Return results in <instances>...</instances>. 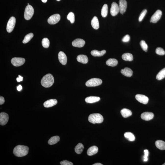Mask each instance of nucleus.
Returning <instances> with one entry per match:
<instances>
[{"mask_svg": "<svg viewBox=\"0 0 165 165\" xmlns=\"http://www.w3.org/2000/svg\"><path fill=\"white\" fill-rule=\"evenodd\" d=\"M156 53L157 54L160 55H163L165 54V51L162 48H158L156 50Z\"/></svg>", "mask_w": 165, "mask_h": 165, "instance_id": "e433bc0d", "label": "nucleus"}, {"mask_svg": "<svg viewBox=\"0 0 165 165\" xmlns=\"http://www.w3.org/2000/svg\"><path fill=\"white\" fill-rule=\"evenodd\" d=\"M22 87L21 85H19L17 87V89L18 91H20L22 89Z\"/></svg>", "mask_w": 165, "mask_h": 165, "instance_id": "c03bdc74", "label": "nucleus"}, {"mask_svg": "<svg viewBox=\"0 0 165 165\" xmlns=\"http://www.w3.org/2000/svg\"><path fill=\"white\" fill-rule=\"evenodd\" d=\"M121 115L124 118H127L131 116L132 112L128 109L124 108L121 110Z\"/></svg>", "mask_w": 165, "mask_h": 165, "instance_id": "b1692460", "label": "nucleus"}, {"mask_svg": "<svg viewBox=\"0 0 165 165\" xmlns=\"http://www.w3.org/2000/svg\"><path fill=\"white\" fill-rule=\"evenodd\" d=\"M54 82V79L53 76L51 74H48L43 77L41 82L43 86L48 88L52 86Z\"/></svg>", "mask_w": 165, "mask_h": 165, "instance_id": "f03ea898", "label": "nucleus"}, {"mask_svg": "<svg viewBox=\"0 0 165 165\" xmlns=\"http://www.w3.org/2000/svg\"><path fill=\"white\" fill-rule=\"evenodd\" d=\"M29 148L27 146L19 145L15 147L13 150V154L17 157L26 156L29 152Z\"/></svg>", "mask_w": 165, "mask_h": 165, "instance_id": "f257e3e1", "label": "nucleus"}, {"mask_svg": "<svg viewBox=\"0 0 165 165\" xmlns=\"http://www.w3.org/2000/svg\"><path fill=\"white\" fill-rule=\"evenodd\" d=\"M60 15L58 14H56L50 17L48 19V22L51 25L56 24L60 20Z\"/></svg>", "mask_w": 165, "mask_h": 165, "instance_id": "6e6552de", "label": "nucleus"}, {"mask_svg": "<svg viewBox=\"0 0 165 165\" xmlns=\"http://www.w3.org/2000/svg\"><path fill=\"white\" fill-rule=\"evenodd\" d=\"M91 24L92 27L95 29H98L99 27V20L97 17L95 16L92 19Z\"/></svg>", "mask_w": 165, "mask_h": 165, "instance_id": "5701e85b", "label": "nucleus"}, {"mask_svg": "<svg viewBox=\"0 0 165 165\" xmlns=\"http://www.w3.org/2000/svg\"><path fill=\"white\" fill-rule=\"evenodd\" d=\"M60 137L58 136H55L51 137L48 141V143L50 145L55 144L60 141Z\"/></svg>", "mask_w": 165, "mask_h": 165, "instance_id": "cd10ccee", "label": "nucleus"}, {"mask_svg": "<svg viewBox=\"0 0 165 165\" xmlns=\"http://www.w3.org/2000/svg\"><path fill=\"white\" fill-rule=\"evenodd\" d=\"M84 148L83 144L81 143H79L76 146L75 148V151L76 153L80 154L82 153Z\"/></svg>", "mask_w": 165, "mask_h": 165, "instance_id": "c85d7f7f", "label": "nucleus"}, {"mask_svg": "<svg viewBox=\"0 0 165 165\" xmlns=\"http://www.w3.org/2000/svg\"><path fill=\"white\" fill-rule=\"evenodd\" d=\"M67 19L70 21L71 23H73L75 21V15L72 12H70L67 16Z\"/></svg>", "mask_w": 165, "mask_h": 165, "instance_id": "f704fd0d", "label": "nucleus"}, {"mask_svg": "<svg viewBox=\"0 0 165 165\" xmlns=\"http://www.w3.org/2000/svg\"><path fill=\"white\" fill-rule=\"evenodd\" d=\"M144 161H147L148 160L147 157L149 155V152L148 150L147 149H145L144 150Z\"/></svg>", "mask_w": 165, "mask_h": 165, "instance_id": "ea45409f", "label": "nucleus"}, {"mask_svg": "<svg viewBox=\"0 0 165 165\" xmlns=\"http://www.w3.org/2000/svg\"><path fill=\"white\" fill-rule=\"evenodd\" d=\"M28 5H29V3H28Z\"/></svg>", "mask_w": 165, "mask_h": 165, "instance_id": "09e8293b", "label": "nucleus"}, {"mask_svg": "<svg viewBox=\"0 0 165 165\" xmlns=\"http://www.w3.org/2000/svg\"><path fill=\"white\" fill-rule=\"evenodd\" d=\"M163 165H165V163H164V164H162Z\"/></svg>", "mask_w": 165, "mask_h": 165, "instance_id": "de8ad7c7", "label": "nucleus"}, {"mask_svg": "<svg viewBox=\"0 0 165 165\" xmlns=\"http://www.w3.org/2000/svg\"><path fill=\"white\" fill-rule=\"evenodd\" d=\"M124 136L129 141L133 142L135 140V138L134 135L131 132H126L124 134Z\"/></svg>", "mask_w": 165, "mask_h": 165, "instance_id": "c756f323", "label": "nucleus"}, {"mask_svg": "<svg viewBox=\"0 0 165 165\" xmlns=\"http://www.w3.org/2000/svg\"><path fill=\"white\" fill-rule=\"evenodd\" d=\"M155 144L157 148L160 150H165V142L164 141L158 140L156 142Z\"/></svg>", "mask_w": 165, "mask_h": 165, "instance_id": "393cba45", "label": "nucleus"}, {"mask_svg": "<svg viewBox=\"0 0 165 165\" xmlns=\"http://www.w3.org/2000/svg\"><path fill=\"white\" fill-rule=\"evenodd\" d=\"M77 60L80 63L83 64H86L88 63V60L86 55L81 54L77 56Z\"/></svg>", "mask_w": 165, "mask_h": 165, "instance_id": "412c9836", "label": "nucleus"}, {"mask_svg": "<svg viewBox=\"0 0 165 165\" xmlns=\"http://www.w3.org/2000/svg\"><path fill=\"white\" fill-rule=\"evenodd\" d=\"M57 1H60V0H57Z\"/></svg>", "mask_w": 165, "mask_h": 165, "instance_id": "8fccbe9b", "label": "nucleus"}, {"mask_svg": "<svg viewBox=\"0 0 165 165\" xmlns=\"http://www.w3.org/2000/svg\"><path fill=\"white\" fill-rule=\"evenodd\" d=\"M106 52V51L105 50L101 51H97V50H94L91 51V54L93 56L101 57L105 54Z\"/></svg>", "mask_w": 165, "mask_h": 165, "instance_id": "4be33fe9", "label": "nucleus"}, {"mask_svg": "<svg viewBox=\"0 0 165 165\" xmlns=\"http://www.w3.org/2000/svg\"><path fill=\"white\" fill-rule=\"evenodd\" d=\"M123 60L125 61H132L133 60V55L130 53H125L122 56Z\"/></svg>", "mask_w": 165, "mask_h": 165, "instance_id": "bb28decb", "label": "nucleus"}, {"mask_svg": "<svg viewBox=\"0 0 165 165\" xmlns=\"http://www.w3.org/2000/svg\"><path fill=\"white\" fill-rule=\"evenodd\" d=\"M135 99L138 102L144 104H147L148 103L149 98L147 96L144 95L137 94L135 96Z\"/></svg>", "mask_w": 165, "mask_h": 165, "instance_id": "f8f14e48", "label": "nucleus"}, {"mask_svg": "<svg viewBox=\"0 0 165 165\" xmlns=\"http://www.w3.org/2000/svg\"><path fill=\"white\" fill-rule=\"evenodd\" d=\"M9 116L7 113L4 112L0 113V124L4 125L7 123L9 120Z\"/></svg>", "mask_w": 165, "mask_h": 165, "instance_id": "9b49d317", "label": "nucleus"}, {"mask_svg": "<svg viewBox=\"0 0 165 165\" xmlns=\"http://www.w3.org/2000/svg\"><path fill=\"white\" fill-rule=\"evenodd\" d=\"M102 83V81L101 79L98 78H93L90 79L87 81L85 85L88 87H93L98 86Z\"/></svg>", "mask_w": 165, "mask_h": 165, "instance_id": "39448f33", "label": "nucleus"}, {"mask_svg": "<svg viewBox=\"0 0 165 165\" xmlns=\"http://www.w3.org/2000/svg\"><path fill=\"white\" fill-rule=\"evenodd\" d=\"M98 148L96 146H93L89 148L87 150V154L89 156H91L97 154Z\"/></svg>", "mask_w": 165, "mask_h": 165, "instance_id": "aec40b11", "label": "nucleus"}, {"mask_svg": "<svg viewBox=\"0 0 165 165\" xmlns=\"http://www.w3.org/2000/svg\"><path fill=\"white\" fill-rule=\"evenodd\" d=\"M140 44L143 50L147 52L148 49V46L145 41L144 40H141L140 42Z\"/></svg>", "mask_w": 165, "mask_h": 165, "instance_id": "c9c22d12", "label": "nucleus"}, {"mask_svg": "<svg viewBox=\"0 0 165 165\" xmlns=\"http://www.w3.org/2000/svg\"><path fill=\"white\" fill-rule=\"evenodd\" d=\"M57 101L55 99H51L46 101L43 104V105L46 108H49L56 105Z\"/></svg>", "mask_w": 165, "mask_h": 165, "instance_id": "f3484780", "label": "nucleus"}, {"mask_svg": "<svg viewBox=\"0 0 165 165\" xmlns=\"http://www.w3.org/2000/svg\"><path fill=\"white\" fill-rule=\"evenodd\" d=\"M147 10L146 9H145L141 12L140 15L139 19H138V20H139V21L140 22L142 21L145 16L146 14H147Z\"/></svg>", "mask_w": 165, "mask_h": 165, "instance_id": "4c0bfd02", "label": "nucleus"}, {"mask_svg": "<svg viewBox=\"0 0 165 165\" xmlns=\"http://www.w3.org/2000/svg\"><path fill=\"white\" fill-rule=\"evenodd\" d=\"M108 7L107 4H104L101 10V15L104 18L106 17L108 14Z\"/></svg>", "mask_w": 165, "mask_h": 165, "instance_id": "2f4dec72", "label": "nucleus"}, {"mask_svg": "<svg viewBox=\"0 0 165 165\" xmlns=\"http://www.w3.org/2000/svg\"><path fill=\"white\" fill-rule=\"evenodd\" d=\"M60 164H61L62 165H73V163L70 162L67 160H64V161H61L60 162Z\"/></svg>", "mask_w": 165, "mask_h": 165, "instance_id": "58836bf2", "label": "nucleus"}, {"mask_svg": "<svg viewBox=\"0 0 165 165\" xmlns=\"http://www.w3.org/2000/svg\"><path fill=\"white\" fill-rule=\"evenodd\" d=\"M42 2L44 3H45L47 2V0H41Z\"/></svg>", "mask_w": 165, "mask_h": 165, "instance_id": "49530a36", "label": "nucleus"}, {"mask_svg": "<svg viewBox=\"0 0 165 165\" xmlns=\"http://www.w3.org/2000/svg\"><path fill=\"white\" fill-rule=\"evenodd\" d=\"M133 73L131 68L127 67L121 70V74L127 77H131L133 74Z\"/></svg>", "mask_w": 165, "mask_h": 165, "instance_id": "a211bd4d", "label": "nucleus"}, {"mask_svg": "<svg viewBox=\"0 0 165 165\" xmlns=\"http://www.w3.org/2000/svg\"><path fill=\"white\" fill-rule=\"evenodd\" d=\"M119 12V6L116 2H113L112 3L110 9V13L111 15L113 16H115L118 14Z\"/></svg>", "mask_w": 165, "mask_h": 165, "instance_id": "1a4fd4ad", "label": "nucleus"}, {"mask_svg": "<svg viewBox=\"0 0 165 165\" xmlns=\"http://www.w3.org/2000/svg\"><path fill=\"white\" fill-rule=\"evenodd\" d=\"M100 99V98L99 97L91 96L87 97L85 99V101L87 103H92L98 102Z\"/></svg>", "mask_w": 165, "mask_h": 165, "instance_id": "6ab92c4d", "label": "nucleus"}, {"mask_svg": "<svg viewBox=\"0 0 165 165\" xmlns=\"http://www.w3.org/2000/svg\"><path fill=\"white\" fill-rule=\"evenodd\" d=\"M118 63L117 60L115 58L109 59L106 62L107 66L112 67H114L117 66Z\"/></svg>", "mask_w": 165, "mask_h": 165, "instance_id": "a878e982", "label": "nucleus"}, {"mask_svg": "<svg viewBox=\"0 0 165 165\" xmlns=\"http://www.w3.org/2000/svg\"><path fill=\"white\" fill-rule=\"evenodd\" d=\"M130 40V36L128 35H126L122 39V41L124 42H127L129 41Z\"/></svg>", "mask_w": 165, "mask_h": 165, "instance_id": "a19ab883", "label": "nucleus"}, {"mask_svg": "<svg viewBox=\"0 0 165 165\" xmlns=\"http://www.w3.org/2000/svg\"><path fill=\"white\" fill-rule=\"evenodd\" d=\"M5 102V100L4 97L1 96L0 97V105H2Z\"/></svg>", "mask_w": 165, "mask_h": 165, "instance_id": "79ce46f5", "label": "nucleus"}, {"mask_svg": "<svg viewBox=\"0 0 165 165\" xmlns=\"http://www.w3.org/2000/svg\"><path fill=\"white\" fill-rule=\"evenodd\" d=\"M162 11L161 10H157L151 17L150 21L151 22L156 23L161 18L162 16Z\"/></svg>", "mask_w": 165, "mask_h": 165, "instance_id": "9d476101", "label": "nucleus"}, {"mask_svg": "<svg viewBox=\"0 0 165 165\" xmlns=\"http://www.w3.org/2000/svg\"><path fill=\"white\" fill-rule=\"evenodd\" d=\"M17 81L18 82H20L23 80V77L19 75L18 77L17 78Z\"/></svg>", "mask_w": 165, "mask_h": 165, "instance_id": "37998d69", "label": "nucleus"}, {"mask_svg": "<svg viewBox=\"0 0 165 165\" xmlns=\"http://www.w3.org/2000/svg\"><path fill=\"white\" fill-rule=\"evenodd\" d=\"M93 165H103V164L100 163H96L93 164Z\"/></svg>", "mask_w": 165, "mask_h": 165, "instance_id": "a18cd8bd", "label": "nucleus"}, {"mask_svg": "<svg viewBox=\"0 0 165 165\" xmlns=\"http://www.w3.org/2000/svg\"><path fill=\"white\" fill-rule=\"evenodd\" d=\"M153 113L150 112H145L141 115V118L145 121H149L153 119L154 117Z\"/></svg>", "mask_w": 165, "mask_h": 165, "instance_id": "2eb2a0df", "label": "nucleus"}, {"mask_svg": "<svg viewBox=\"0 0 165 165\" xmlns=\"http://www.w3.org/2000/svg\"><path fill=\"white\" fill-rule=\"evenodd\" d=\"M165 77V68L161 70L156 76V79L158 80H161Z\"/></svg>", "mask_w": 165, "mask_h": 165, "instance_id": "7c9ffc66", "label": "nucleus"}, {"mask_svg": "<svg viewBox=\"0 0 165 165\" xmlns=\"http://www.w3.org/2000/svg\"><path fill=\"white\" fill-rule=\"evenodd\" d=\"M85 42L84 40L81 39H77L72 42L73 46L74 47L79 48L83 47Z\"/></svg>", "mask_w": 165, "mask_h": 165, "instance_id": "4468645a", "label": "nucleus"}, {"mask_svg": "<svg viewBox=\"0 0 165 165\" xmlns=\"http://www.w3.org/2000/svg\"><path fill=\"white\" fill-rule=\"evenodd\" d=\"M33 34L32 33H29L26 36L24 40L23 41V43H26L28 42L33 37Z\"/></svg>", "mask_w": 165, "mask_h": 165, "instance_id": "473e14b6", "label": "nucleus"}, {"mask_svg": "<svg viewBox=\"0 0 165 165\" xmlns=\"http://www.w3.org/2000/svg\"><path fill=\"white\" fill-rule=\"evenodd\" d=\"M11 63L14 66H22L25 62V59L21 57H14L11 60Z\"/></svg>", "mask_w": 165, "mask_h": 165, "instance_id": "0eeeda50", "label": "nucleus"}, {"mask_svg": "<svg viewBox=\"0 0 165 165\" xmlns=\"http://www.w3.org/2000/svg\"><path fill=\"white\" fill-rule=\"evenodd\" d=\"M88 121L93 124L101 123L103 121V117L99 113H93L90 115L88 117Z\"/></svg>", "mask_w": 165, "mask_h": 165, "instance_id": "7ed1b4c3", "label": "nucleus"}, {"mask_svg": "<svg viewBox=\"0 0 165 165\" xmlns=\"http://www.w3.org/2000/svg\"><path fill=\"white\" fill-rule=\"evenodd\" d=\"M42 44L44 48H49L50 45V41L49 39L46 38H43L42 40Z\"/></svg>", "mask_w": 165, "mask_h": 165, "instance_id": "72a5a7b5", "label": "nucleus"}, {"mask_svg": "<svg viewBox=\"0 0 165 165\" xmlns=\"http://www.w3.org/2000/svg\"><path fill=\"white\" fill-rule=\"evenodd\" d=\"M16 21V19L14 17H11L9 20L7 26V30L9 33H10L13 30L15 27Z\"/></svg>", "mask_w": 165, "mask_h": 165, "instance_id": "423d86ee", "label": "nucleus"}, {"mask_svg": "<svg viewBox=\"0 0 165 165\" xmlns=\"http://www.w3.org/2000/svg\"><path fill=\"white\" fill-rule=\"evenodd\" d=\"M34 10L32 6L28 5L26 6L25 10L24 18L26 20H29L32 18L34 14Z\"/></svg>", "mask_w": 165, "mask_h": 165, "instance_id": "20e7f679", "label": "nucleus"}, {"mask_svg": "<svg viewBox=\"0 0 165 165\" xmlns=\"http://www.w3.org/2000/svg\"><path fill=\"white\" fill-rule=\"evenodd\" d=\"M58 58L60 63L63 65H66L67 62V57L66 54L62 51H60L58 54Z\"/></svg>", "mask_w": 165, "mask_h": 165, "instance_id": "dca6fc26", "label": "nucleus"}, {"mask_svg": "<svg viewBox=\"0 0 165 165\" xmlns=\"http://www.w3.org/2000/svg\"><path fill=\"white\" fill-rule=\"evenodd\" d=\"M119 12L123 15L126 10L127 2L125 0H120L119 1Z\"/></svg>", "mask_w": 165, "mask_h": 165, "instance_id": "ddd939ff", "label": "nucleus"}]
</instances>
